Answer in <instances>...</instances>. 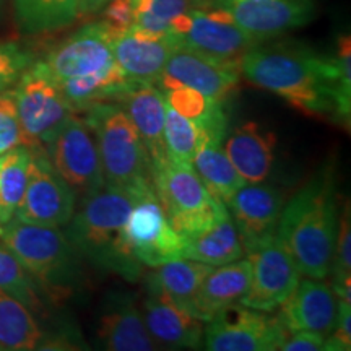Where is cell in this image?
Returning a JSON list of instances; mask_svg holds the SVG:
<instances>
[{
	"mask_svg": "<svg viewBox=\"0 0 351 351\" xmlns=\"http://www.w3.org/2000/svg\"><path fill=\"white\" fill-rule=\"evenodd\" d=\"M132 205L134 191L106 182L82 197L80 207L67 223L65 236L95 269L137 282L143 275V265L132 254L125 238Z\"/></svg>",
	"mask_w": 351,
	"mask_h": 351,
	"instance_id": "3",
	"label": "cell"
},
{
	"mask_svg": "<svg viewBox=\"0 0 351 351\" xmlns=\"http://www.w3.org/2000/svg\"><path fill=\"white\" fill-rule=\"evenodd\" d=\"M16 25L26 34L67 28L80 16V0H13Z\"/></svg>",
	"mask_w": 351,
	"mask_h": 351,
	"instance_id": "29",
	"label": "cell"
},
{
	"mask_svg": "<svg viewBox=\"0 0 351 351\" xmlns=\"http://www.w3.org/2000/svg\"><path fill=\"white\" fill-rule=\"evenodd\" d=\"M207 135L186 117L166 104L165 143L166 156L178 163H192Z\"/></svg>",
	"mask_w": 351,
	"mask_h": 351,
	"instance_id": "34",
	"label": "cell"
},
{
	"mask_svg": "<svg viewBox=\"0 0 351 351\" xmlns=\"http://www.w3.org/2000/svg\"><path fill=\"white\" fill-rule=\"evenodd\" d=\"M54 339L44 333L33 311L0 289V350H52Z\"/></svg>",
	"mask_w": 351,
	"mask_h": 351,
	"instance_id": "26",
	"label": "cell"
},
{
	"mask_svg": "<svg viewBox=\"0 0 351 351\" xmlns=\"http://www.w3.org/2000/svg\"><path fill=\"white\" fill-rule=\"evenodd\" d=\"M25 147L19 112L12 90L0 93V155L13 148Z\"/></svg>",
	"mask_w": 351,
	"mask_h": 351,
	"instance_id": "37",
	"label": "cell"
},
{
	"mask_svg": "<svg viewBox=\"0 0 351 351\" xmlns=\"http://www.w3.org/2000/svg\"><path fill=\"white\" fill-rule=\"evenodd\" d=\"M98 339L104 350L111 351L158 350L145 326L142 311L130 296L122 293L109 295L99 317Z\"/></svg>",
	"mask_w": 351,
	"mask_h": 351,
	"instance_id": "21",
	"label": "cell"
},
{
	"mask_svg": "<svg viewBox=\"0 0 351 351\" xmlns=\"http://www.w3.org/2000/svg\"><path fill=\"white\" fill-rule=\"evenodd\" d=\"M351 215L350 202H346L343 213L339 218V231H337L335 249L330 274L333 278V291L337 298L351 301Z\"/></svg>",
	"mask_w": 351,
	"mask_h": 351,
	"instance_id": "35",
	"label": "cell"
},
{
	"mask_svg": "<svg viewBox=\"0 0 351 351\" xmlns=\"http://www.w3.org/2000/svg\"><path fill=\"white\" fill-rule=\"evenodd\" d=\"M103 23L111 33V36L129 32L134 25V7L132 0H109L103 7Z\"/></svg>",
	"mask_w": 351,
	"mask_h": 351,
	"instance_id": "39",
	"label": "cell"
},
{
	"mask_svg": "<svg viewBox=\"0 0 351 351\" xmlns=\"http://www.w3.org/2000/svg\"><path fill=\"white\" fill-rule=\"evenodd\" d=\"M33 150L16 147L0 155V226L15 217L28 184Z\"/></svg>",
	"mask_w": 351,
	"mask_h": 351,
	"instance_id": "32",
	"label": "cell"
},
{
	"mask_svg": "<svg viewBox=\"0 0 351 351\" xmlns=\"http://www.w3.org/2000/svg\"><path fill=\"white\" fill-rule=\"evenodd\" d=\"M0 289L28 306L33 313H43V293L33 282L10 249L0 241Z\"/></svg>",
	"mask_w": 351,
	"mask_h": 351,
	"instance_id": "33",
	"label": "cell"
},
{
	"mask_svg": "<svg viewBox=\"0 0 351 351\" xmlns=\"http://www.w3.org/2000/svg\"><path fill=\"white\" fill-rule=\"evenodd\" d=\"M326 339L327 337H324L322 333H317V332H309V330L293 332V337H288L280 350L282 351H317V350H322Z\"/></svg>",
	"mask_w": 351,
	"mask_h": 351,
	"instance_id": "40",
	"label": "cell"
},
{
	"mask_svg": "<svg viewBox=\"0 0 351 351\" xmlns=\"http://www.w3.org/2000/svg\"><path fill=\"white\" fill-rule=\"evenodd\" d=\"M56 83L91 75L116 64L112 36L103 21L82 26L38 62Z\"/></svg>",
	"mask_w": 351,
	"mask_h": 351,
	"instance_id": "14",
	"label": "cell"
},
{
	"mask_svg": "<svg viewBox=\"0 0 351 351\" xmlns=\"http://www.w3.org/2000/svg\"><path fill=\"white\" fill-rule=\"evenodd\" d=\"M213 0H132L134 25L130 32L140 36L169 38V23L182 13L212 5Z\"/></svg>",
	"mask_w": 351,
	"mask_h": 351,
	"instance_id": "31",
	"label": "cell"
},
{
	"mask_svg": "<svg viewBox=\"0 0 351 351\" xmlns=\"http://www.w3.org/2000/svg\"><path fill=\"white\" fill-rule=\"evenodd\" d=\"M109 0H80V15L83 13H95L103 10Z\"/></svg>",
	"mask_w": 351,
	"mask_h": 351,
	"instance_id": "41",
	"label": "cell"
},
{
	"mask_svg": "<svg viewBox=\"0 0 351 351\" xmlns=\"http://www.w3.org/2000/svg\"><path fill=\"white\" fill-rule=\"evenodd\" d=\"M0 241L52 302L70 300L83 287L80 254L59 228L29 225L12 218L0 226Z\"/></svg>",
	"mask_w": 351,
	"mask_h": 351,
	"instance_id": "4",
	"label": "cell"
},
{
	"mask_svg": "<svg viewBox=\"0 0 351 351\" xmlns=\"http://www.w3.org/2000/svg\"><path fill=\"white\" fill-rule=\"evenodd\" d=\"M251 285V263L247 258L218 265L207 275L192 302V315L208 322L225 307L243 300Z\"/></svg>",
	"mask_w": 351,
	"mask_h": 351,
	"instance_id": "24",
	"label": "cell"
},
{
	"mask_svg": "<svg viewBox=\"0 0 351 351\" xmlns=\"http://www.w3.org/2000/svg\"><path fill=\"white\" fill-rule=\"evenodd\" d=\"M275 147L274 132L262 129L257 122H245L228 135L223 150L245 182L258 184L274 168Z\"/></svg>",
	"mask_w": 351,
	"mask_h": 351,
	"instance_id": "22",
	"label": "cell"
},
{
	"mask_svg": "<svg viewBox=\"0 0 351 351\" xmlns=\"http://www.w3.org/2000/svg\"><path fill=\"white\" fill-rule=\"evenodd\" d=\"M142 315L158 348L199 350L204 343V322L155 293L147 291Z\"/></svg>",
	"mask_w": 351,
	"mask_h": 351,
	"instance_id": "19",
	"label": "cell"
},
{
	"mask_svg": "<svg viewBox=\"0 0 351 351\" xmlns=\"http://www.w3.org/2000/svg\"><path fill=\"white\" fill-rule=\"evenodd\" d=\"M169 38L176 46L234 67H239L241 57L258 44L234 23L225 8L213 3L176 16L169 23Z\"/></svg>",
	"mask_w": 351,
	"mask_h": 351,
	"instance_id": "7",
	"label": "cell"
},
{
	"mask_svg": "<svg viewBox=\"0 0 351 351\" xmlns=\"http://www.w3.org/2000/svg\"><path fill=\"white\" fill-rule=\"evenodd\" d=\"M332 335L324 341L322 350L348 351L351 350V301L339 298L337 302V319Z\"/></svg>",
	"mask_w": 351,
	"mask_h": 351,
	"instance_id": "38",
	"label": "cell"
},
{
	"mask_svg": "<svg viewBox=\"0 0 351 351\" xmlns=\"http://www.w3.org/2000/svg\"><path fill=\"white\" fill-rule=\"evenodd\" d=\"M119 104L134 122L150 158L152 169H155L168 158L165 143L166 101L163 91L153 83L135 82L122 96Z\"/></svg>",
	"mask_w": 351,
	"mask_h": 351,
	"instance_id": "20",
	"label": "cell"
},
{
	"mask_svg": "<svg viewBox=\"0 0 351 351\" xmlns=\"http://www.w3.org/2000/svg\"><path fill=\"white\" fill-rule=\"evenodd\" d=\"M212 270V265L191 258L166 262L163 265L153 267L147 276V291L155 293L192 314V302L197 291Z\"/></svg>",
	"mask_w": 351,
	"mask_h": 351,
	"instance_id": "25",
	"label": "cell"
},
{
	"mask_svg": "<svg viewBox=\"0 0 351 351\" xmlns=\"http://www.w3.org/2000/svg\"><path fill=\"white\" fill-rule=\"evenodd\" d=\"M176 44L171 38L152 39L134 32H125L112 38V54L117 65L134 82L153 83L163 73Z\"/></svg>",
	"mask_w": 351,
	"mask_h": 351,
	"instance_id": "23",
	"label": "cell"
},
{
	"mask_svg": "<svg viewBox=\"0 0 351 351\" xmlns=\"http://www.w3.org/2000/svg\"><path fill=\"white\" fill-rule=\"evenodd\" d=\"M152 184L169 225L184 239L194 238L230 215L223 202L210 195L192 163L166 158L152 169Z\"/></svg>",
	"mask_w": 351,
	"mask_h": 351,
	"instance_id": "6",
	"label": "cell"
},
{
	"mask_svg": "<svg viewBox=\"0 0 351 351\" xmlns=\"http://www.w3.org/2000/svg\"><path fill=\"white\" fill-rule=\"evenodd\" d=\"M25 147L44 148L73 114L57 83L34 62L12 90Z\"/></svg>",
	"mask_w": 351,
	"mask_h": 351,
	"instance_id": "8",
	"label": "cell"
},
{
	"mask_svg": "<svg viewBox=\"0 0 351 351\" xmlns=\"http://www.w3.org/2000/svg\"><path fill=\"white\" fill-rule=\"evenodd\" d=\"M283 207V192L262 182L245 184L226 202L245 254L276 236Z\"/></svg>",
	"mask_w": 351,
	"mask_h": 351,
	"instance_id": "17",
	"label": "cell"
},
{
	"mask_svg": "<svg viewBox=\"0 0 351 351\" xmlns=\"http://www.w3.org/2000/svg\"><path fill=\"white\" fill-rule=\"evenodd\" d=\"M230 13L234 23L258 43L304 26L313 20L309 0H213Z\"/></svg>",
	"mask_w": 351,
	"mask_h": 351,
	"instance_id": "16",
	"label": "cell"
},
{
	"mask_svg": "<svg viewBox=\"0 0 351 351\" xmlns=\"http://www.w3.org/2000/svg\"><path fill=\"white\" fill-rule=\"evenodd\" d=\"M239 232L230 215L221 218L200 234L186 239V258L218 267L244 257Z\"/></svg>",
	"mask_w": 351,
	"mask_h": 351,
	"instance_id": "28",
	"label": "cell"
},
{
	"mask_svg": "<svg viewBox=\"0 0 351 351\" xmlns=\"http://www.w3.org/2000/svg\"><path fill=\"white\" fill-rule=\"evenodd\" d=\"M192 165L210 195L225 205L241 187L247 184L232 166L218 140L205 138L197 150Z\"/></svg>",
	"mask_w": 351,
	"mask_h": 351,
	"instance_id": "27",
	"label": "cell"
},
{
	"mask_svg": "<svg viewBox=\"0 0 351 351\" xmlns=\"http://www.w3.org/2000/svg\"><path fill=\"white\" fill-rule=\"evenodd\" d=\"M85 112L98 143L104 181L127 191L150 186V158L125 109L119 103H96Z\"/></svg>",
	"mask_w": 351,
	"mask_h": 351,
	"instance_id": "5",
	"label": "cell"
},
{
	"mask_svg": "<svg viewBox=\"0 0 351 351\" xmlns=\"http://www.w3.org/2000/svg\"><path fill=\"white\" fill-rule=\"evenodd\" d=\"M125 238L132 254L143 267H158L186 258V239L169 225L153 184L134 191Z\"/></svg>",
	"mask_w": 351,
	"mask_h": 351,
	"instance_id": "9",
	"label": "cell"
},
{
	"mask_svg": "<svg viewBox=\"0 0 351 351\" xmlns=\"http://www.w3.org/2000/svg\"><path fill=\"white\" fill-rule=\"evenodd\" d=\"M46 155L77 195L83 197L106 184L95 134L78 112H73L46 145Z\"/></svg>",
	"mask_w": 351,
	"mask_h": 351,
	"instance_id": "11",
	"label": "cell"
},
{
	"mask_svg": "<svg viewBox=\"0 0 351 351\" xmlns=\"http://www.w3.org/2000/svg\"><path fill=\"white\" fill-rule=\"evenodd\" d=\"M339 218L335 176L326 166L285 205L276 231L301 275L319 280L330 275Z\"/></svg>",
	"mask_w": 351,
	"mask_h": 351,
	"instance_id": "2",
	"label": "cell"
},
{
	"mask_svg": "<svg viewBox=\"0 0 351 351\" xmlns=\"http://www.w3.org/2000/svg\"><path fill=\"white\" fill-rule=\"evenodd\" d=\"M41 150L43 148L33 150L28 184L13 218L29 225L67 226L75 212L77 194L60 178L49 158Z\"/></svg>",
	"mask_w": 351,
	"mask_h": 351,
	"instance_id": "12",
	"label": "cell"
},
{
	"mask_svg": "<svg viewBox=\"0 0 351 351\" xmlns=\"http://www.w3.org/2000/svg\"><path fill=\"white\" fill-rule=\"evenodd\" d=\"M241 73L252 85L283 98L311 117H335L350 125L351 43L339 38L335 56H320L296 44H256L241 57Z\"/></svg>",
	"mask_w": 351,
	"mask_h": 351,
	"instance_id": "1",
	"label": "cell"
},
{
	"mask_svg": "<svg viewBox=\"0 0 351 351\" xmlns=\"http://www.w3.org/2000/svg\"><path fill=\"white\" fill-rule=\"evenodd\" d=\"M33 64L32 52L23 49L20 44L0 41V93L12 90Z\"/></svg>",
	"mask_w": 351,
	"mask_h": 351,
	"instance_id": "36",
	"label": "cell"
},
{
	"mask_svg": "<svg viewBox=\"0 0 351 351\" xmlns=\"http://www.w3.org/2000/svg\"><path fill=\"white\" fill-rule=\"evenodd\" d=\"M337 298L330 285L319 278L298 283L295 291L282 302L280 319L289 332H317L330 335L337 319Z\"/></svg>",
	"mask_w": 351,
	"mask_h": 351,
	"instance_id": "18",
	"label": "cell"
},
{
	"mask_svg": "<svg viewBox=\"0 0 351 351\" xmlns=\"http://www.w3.org/2000/svg\"><path fill=\"white\" fill-rule=\"evenodd\" d=\"M165 101L176 112L186 117L199 127L210 140L221 142L226 135L228 119L223 104L207 98L200 91L189 86H179L163 91Z\"/></svg>",
	"mask_w": 351,
	"mask_h": 351,
	"instance_id": "30",
	"label": "cell"
},
{
	"mask_svg": "<svg viewBox=\"0 0 351 351\" xmlns=\"http://www.w3.org/2000/svg\"><path fill=\"white\" fill-rule=\"evenodd\" d=\"M289 330L280 315L231 304L204 328V346L210 351H275L282 348Z\"/></svg>",
	"mask_w": 351,
	"mask_h": 351,
	"instance_id": "10",
	"label": "cell"
},
{
	"mask_svg": "<svg viewBox=\"0 0 351 351\" xmlns=\"http://www.w3.org/2000/svg\"><path fill=\"white\" fill-rule=\"evenodd\" d=\"M251 263V285L239 304L257 311H275L295 291L301 274L278 234L245 254Z\"/></svg>",
	"mask_w": 351,
	"mask_h": 351,
	"instance_id": "13",
	"label": "cell"
},
{
	"mask_svg": "<svg viewBox=\"0 0 351 351\" xmlns=\"http://www.w3.org/2000/svg\"><path fill=\"white\" fill-rule=\"evenodd\" d=\"M241 70L202 56L187 47L176 46L156 85L161 91L189 86L207 98L225 104L238 91Z\"/></svg>",
	"mask_w": 351,
	"mask_h": 351,
	"instance_id": "15",
	"label": "cell"
}]
</instances>
